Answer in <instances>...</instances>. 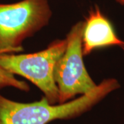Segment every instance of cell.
<instances>
[{"instance_id": "obj_2", "label": "cell", "mask_w": 124, "mask_h": 124, "mask_svg": "<svg viewBox=\"0 0 124 124\" xmlns=\"http://www.w3.org/2000/svg\"><path fill=\"white\" fill-rule=\"evenodd\" d=\"M51 16L48 0L0 4V54L23 51V40L46 26Z\"/></svg>"}, {"instance_id": "obj_7", "label": "cell", "mask_w": 124, "mask_h": 124, "mask_svg": "<svg viewBox=\"0 0 124 124\" xmlns=\"http://www.w3.org/2000/svg\"><path fill=\"white\" fill-rule=\"evenodd\" d=\"M116 2H118L119 4L121 5H124V0H116Z\"/></svg>"}, {"instance_id": "obj_1", "label": "cell", "mask_w": 124, "mask_h": 124, "mask_svg": "<svg viewBox=\"0 0 124 124\" xmlns=\"http://www.w3.org/2000/svg\"><path fill=\"white\" fill-rule=\"evenodd\" d=\"M120 85L115 79H104L90 93L62 104H50L46 98L20 103L0 94V124H48L54 120L76 118L91 110Z\"/></svg>"}, {"instance_id": "obj_6", "label": "cell", "mask_w": 124, "mask_h": 124, "mask_svg": "<svg viewBox=\"0 0 124 124\" xmlns=\"http://www.w3.org/2000/svg\"><path fill=\"white\" fill-rule=\"evenodd\" d=\"M5 87H13L25 92L30 90L26 82L18 80L12 73L0 67V89Z\"/></svg>"}, {"instance_id": "obj_5", "label": "cell", "mask_w": 124, "mask_h": 124, "mask_svg": "<svg viewBox=\"0 0 124 124\" xmlns=\"http://www.w3.org/2000/svg\"><path fill=\"white\" fill-rule=\"evenodd\" d=\"M118 46L124 50V41L116 35L110 20L102 13L97 5L90 9L84 22L82 36L83 55L94 50Z\"/></svg>"}, {"instance_id": "obj_3", "label": "cell", "mask_w": 124, "mask_h": 124, "mask_svg": "<svg viewBox=\"0 0 124 124\" xmlns=\"http://www.w3.org/2000/svg\"><path fill=\"white\" fill-rule=\"evenodd\" d=\"M67 39H57L42 51L31 54H0V67L25 77L44 93L52 105L59 104V90L54 79L57 61L64 54Z\"/></svg>"}, {"instance_id": "obj_4", "label": "cell", "mask_w": 124, "mask_h": 124, "mask_svg": "<svg viewBox=\"0 0 124 124\" xmlns=\"http://www.w3.org/2000/svg\"><path fill=\"white\" fill-rule=\"evenodd\" d=\"M84 27V22L72 27L66 37V50L54 68V79L59 90V104L66 103L77 94L90 93L97 85L89 75L83 61Z\"/></svg>"}]
</instances>
